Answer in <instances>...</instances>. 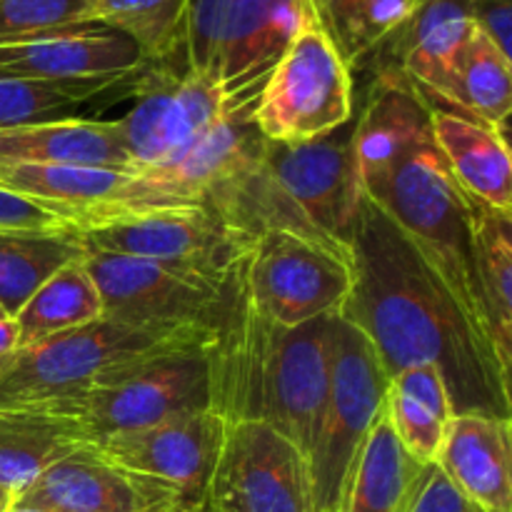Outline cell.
Listing matches in <instances>:
<instances>
[{"instance_id":"cell-1","label":"cell","mask_w":512,"mask_h":512,"mask_svg":"<svg viewBox=\"0 0 512 512\" xmlns=\"http://www.w3.org/2000/svg\"><path fill=\"white\" fill-rule=\"evenodd\" d=\"M350 273L353 285L338 318L370 340L390 378L435 365L455 413L510 418V375L408 235L365 193L350 235Z\"/></svg>"},{"instance_id":"cell-2","label":"cell","mask_w":512,"mask_h":512,"mask_svg":"<svg viewBox=\"0 0 512 512\" xmlns=\"http://www.w3.org/2000/svg\"><path fill=\"white\" fill-rule=\"evenodd\" d=\"M338 315L298 328L260 318L235 285L228 315L208 348L210 410L225 423L258 420L293 440L308 455L330 385Z\"/></svg>"},{"instance_id":"cell-3","label":"cell","mask_w":512,"mask_h":512,"mask_svg":"<svg viewBox=\"0 0 512 512\" xmlns=\"http://www.w3.org/2000/svg\"><path fill=\"white\" fill-rule=\"evenodd\" d=\"M360 190L408 235L475 335L495 355L475 275L473 200L450 175L433 133L400 155L390 168L365 178Z\"/></svg>"},{"instance_id":"cell-4","label":"cell","mask_w":512,"mask_h":512,"mask_svg":"<svg viewBox=\"0 0 512 512\" xmlns=\"http://www.w3.org/2000/svg\"><path fill=\"white\" fill-rule=\"evenodd\" d=\"M315 18V0H188V70L218 85L233 113L253 115L270 70Z\"/></svg>"},{"instance_id":"cell-5","label":"cell","mask_w":512,"mask_h":512,"mask_svg":"<svg viewBox=\"0 0 512 512\" xmlns=\"http://www.w3.org/2000/svg\"><path fill=\"white\" fill-rule=\"evenodd\" d=\"M213 340L170 345L125 360L103 370L78 393L53 400L45 408L73 418L85 430L90 445L108 435L208 410V348Z\"/></svg>"},{"instance_id":"cell-6","label":"cell","mask_w":512,"mask_h":512,"mask_svg":"<svg viewBox=\"0 0 512 512\" xmlns=\"http://www.w3.org/2000/svg\"><path fill=\"white\" fill-rule=\"evenodd\" d=\"M215 333L205 328H140L108 318L80 325L0 360V410L68 398L113 365L170 345L205 343Z\"/></svg>"},{"instance_id":"cell-7","label":"cell","mask_w":512,"mask_h":512,"mask_svg":"<svg viewBox=\"0 0 512 512\" xmlns=\"http://www.w3.org/2000/svg\"><path fill=\"white\" fill-rule=\"evenodd\" d=\"M390 375L360 330L335 318L330 385L308 455L315 512H338L355 458L388 398Z\"/></svg>"},{"instance_id":"cell-8","label":"cell","mask_w":512,"mask_h":512,"mask_svg":"<svg viewBox=\"0 0 512 512\" xmlns=\"http://www.w3.org/2000/svg\"><path fill=\"white\" fill-rule=\"evenodd\" d=\"M353 75L323 20L303 25L270 70L253 108L255 133L270 143L325 138L350 123Z\"/></svg>"},{"instance_id":"cell-9","label":"cell","mask_w":512,"mask_h":512,"mask_svg":"<svg viewBox=\"0 0 512 512\" xmlns=\"http://www.w3.org/2000/svg\"><path fill=\"white\" fill-rule=\"evenodd\" d=\"M85 253H115L180 265L230 283L240 275L255 238L205 205H173L98 215L73 225Z\"/></svg>"},{"instance_id":"cell-10","label":"cell","mask_w":512,"mask_h":512,"mask_svg":"<svg viewBox=\"0 0 512 512\" xmlns=\"http://www.w3.org/2000/svg\"><path fill=\"white\" fill-rule=\"evenodd\" d=\"M83 263L98 288L103 318L140 328L218 330L233 303L230 283L180 265L115 253H85Z\"/></svg>"},{"instance_id":"cell-11","label":"cell","mask_w":512,"mask_h":512,"mask_svg":"<svg viewBox=\"0 0 512 512\" xmlns=\"http://www.w3.org/2000/svg\"><path fill=\"white\" fill-rule=\"evenodd\" d=\"M240 285L260 318L298 328L338 315L353 285L350 258L285 230L255 238Z\"/></svg>"},{"instance_id":"cell-12","label":"cell","mask_w":512,"mask_h":512,"mask_svg":"<svg viewBox=\"0 0 512 512\" xmlns=\"http://www.w3.org/2000/svg\"><path fill=\"white\" fill-rule=\"evenodd\" d=\"M228 423L215 410H198L143 430L93 443L103 458L178 498L183 512H205Z\"/></svg>"},{"instance_id":"cell-13","label":"cell","mask_w":512,"mask_h":512,"mask_svg":"<svg viewBox=\"0 0 512 512\" xmlns=\"http://www.w3.org/2000/svg\"><path fill=\"white\" fill-rule=\"evenodd\" d=\"M133 90L135 105L118 118L133 173L173 163L230 115H250L233 113L218 85L193 70H145Z\"/></svg>"},{"instance_id":"cell-14","label":"cell","mask_w":512,"mask_h":512,"mask_svg":"<svg viewBox=\"0 0 512 512\" xmlns=\"http://www.w3.org/2000/svg\"><path fill=\"white\" fill-rule=\"evenodd\" d=\"M258 153L310 228L350 255V235L363 198L350 135L340 140L325 135L305 143L260 138Z\"/></svg>"},{"instance_id":"cell-15","label":"cell","mask_w":512,"mask_h":512,"mask_svg":"<svg viewBox=\"0 0 512 512\" xmlns=\"http://www.w3.org/2000/svg\"><path fill=\"white\" fill-rule=\"evenodd\" d=\"M210 490L245 512H315L303 450L258 420L228 425Z\"/></svg>"},{"instance_id":"cell-16","label":"cell","mask_w":512,"mask_h":512,"mask_svg":"<svg viewBox=\"0 0 512 512\" xmlns=\"http://www.w3.org/2000/svg\"><path fill=\"white\" fill-rule=\"evenodd\" d=\"M13 503L48 512H183L170 490L125 473L93 445L58 460Z\"/></svg>"},{"instance_id":"cell-17","label":"cell","mask_w":512,"mask_h":512,"mask_svg":"<svg viewBox=\"0 0 512 512\" xmlns=\"http://www.w3.org/2000/svg\"><path fill=\"white\" fill-rule=\"evenodd\" d=\"M148 65L143 50L100 23L48 30L0 45V73L40 80H128Z\"/></svg>"},{"instance_id":"cell-18","label":"cell","mask_w":512,"mask_h":512,"mask_svg":"<svg viewBox=\"0 0 512 512\" xmlns=\"http://www.w3.org/2000/svg\"><path fill=\"white\" fill-rule=\"evenodd\" d=\"M480 512H512V425L488 413H455L435 460Z\"/></svg>"},{"instance_id":"cell-19","label":"cell","mask_w":512,"mask_h":512,"mask_svg":"<svg viewBox=\"0 0 512 512\" xmlns=\"http://www.w3.org/2000/svg\"><path fill=\"white\" fill-rule=\"evenodd\" d=\"M473 33L468 0H423V5L383 40L390 43V60L385 65H395L408 75L425 98L435 95L453 105L460 55Z\"/></svg>"},{"instance_id":"cell-20","label":"cell","mask_w":512,"mask_h":512,"mask_svg":"<svg viewBox=\"0 0 512 512\" xmlns=\"http://www.w3.org/2000/svg\"><path fill=\"white\" fill-rule=\"evenodd\" d=\"M433 103L395 65H383L368 105L353 128V160L358 183L390 168L415 143L433 133Z\"/></svg>"},{"instance_id":"cell-21","label":"cell","mask_w":512,"mask_h":512,"mask_svg":"<svg viewBox=\"0 0 512 512\" xmlns=\"http://www.w3.org/2000/svg\"><path fill=\"white\" fill-rule=\"evenodd\" d=\"M430 125H433L435 145L460 190L495 213L512 215L508 130L438 108H433Z\"/></svg>"},{"instance_id":"cell-22","label":"cell","mask_w":512,"mask_h":512,"mask_svg":"<svg viewBox=\"0 0 512 512\" xmlns=\"http://www.w3.org/2000/svg\"><path fill=\"white\" fill-rule=\"evenodd\" d=\"M0 163L73 165L133 173L118 120L55 118L0 133Z\"/></svg>"},{"instance_id":"cell-23","label":"cell","mask_w":512,"mask_h":512,"mask_svg":"<svg viewBox=\"0 0 512 512\" xmlns=\"http://www.w3.org/2000/svg\"><path fill=\"white\" fill-rule=\"evenodd\" d=\"M83 445H90L85 430L45 405L0 410V490L15 500Z\"/></svg>"},{"instance_id":"cell-24","label":"cell","mask_w":512,"mask_h":512,"mask_svg":"<svg viewBox=\"0 0 512 512\" xmlns=\"http://www.w3.org/2000/svg\"><path fill=\"white\" fill-rule=\"evenodd\" d=\"M425 468L400 445L383 408L355 458L338 512H410Z\"/></svg>"},{"instance_id":"cell-25","label":"cell","mask_w":512,"mask_h":512,"mask_svg":"<svg viewBox=\"0 0 512 512\" xmlns=\"http://www.w3.org/2000/svg\"><path fill=\"white\" fill-rule=\"evenodd\" d=\"M385 413L400 445L418 463L433 465L438 460L455 408L443 373L435 365H415L393 375Z\"/></svg>"},{"instance_id":"cell-26","label":"cell","mask_w":512,"mask_h":512,"mask_svg":"<svg viewBox=\"0 0 512 512\" xmlns=\"http://www.w3.org/2000/svg\"><path fill=\"white\" fill-rule=\"evenodd\" d=\"M128 173L73 165L0 163V188L58 213L65 223L108 208L123 190Z\"/></svg>"},{"instance_id":"cell-27","label":"cell","mask_w":512,"mask_h":512,"mask_svg":"<svg viewBox=\"0 0 512 512\" xmlns=\"http://www.w3.org/2000/svg\"><path fill=\"white\" fill-rule=\"evenodd\" d=\"M83 255L73 228L0 230V313L15 318L50 275Z\"/></svg>"},{"instance_id":"cell-28","label":"cell","mask_w":512,"mask_h":512,"mask_svg":"<svg viewBox=\"0 0 512 512\" xmlns=\"http://www.w3.org/2000/svg\"><path fill=\"white\" fill-rule=\"evenodd\" d=\"M473 200V198H470ZM512 215L495 213L473 200V253L480 300L495 355L510 375L512 358Z\"/></svg>"},{"instance_id":"cell-29","label":"cell","mask_w":512,"mask_h":512,"mask_svg":"<svg viewBox=\"0 0 512 512\" xmlns=\"http://www.w3.org/2000/svg\"><path fill=\"white\" fill-rule=\"evenodd\" d=\"M100 318H103V303L98 288L83 258H78L50 275L18 310L13 318L18 330V348H30Z\"/></svg>"},{"instance_id":"cell-30","label":"cell","mask_w":512,"mask_h":512,"mask_svg":"<svg viewBox=\"0 0 512 512\" xmlns=\"http://www.w3.org/2000/svg\"><path fill=\"white\" fill-rule=\"evenodd\" d=\"M453 105L468 118L508 130L512 110V58L478 28L460 55Z\"/></svg>"},{"instance_id":"cell-31","label":"cell","mask_w":512,"mask_h":512,"mask_svg":"<svg viewBox=\"0 0 512 512\" xmlns=\"http://www.w3.org/2000/svg\"><path fill=\"white\" fill-rule=\"evenodd\" d=\"M188 0H95L93 23L128 35L148 65L165 63L185 48Z\"/></svg>"},{"instance_id":"cell-32","label":"cell","mask_w":512,"mask_h":512,"mask_svg":"<svg viewBox=\"0 0 512 512\" xmlns=\"http://www.w3.org/2000/svg\"><path fill=\"white\" fill-rule=\"evenodd\" d=\"M123 80H40L0 73V133L55 120Z\"/></svg>"},{"instance_id":"cell-33","label":"cell","mask_w":512,"mask_h":512,"mask_svg":"<svg viewBox=\"0 0 512 512\" xmlns=\"http://www.w3.org/2000/svg\"><path fill=\"white\" fill-rule=\"evenodd\" d=\"M95 0H0V45L93 23Z\"/></svg>"},{"instance_id":"cell-34","label":"cell","mask_w":512,"mask_h":512,"mask_svg":"<svg viewBox=\"0 0 512 512\" xmlns=\"http://www.w3.org/2000/svg\"><path fill=\"white\" fill-rule=\"evenodd\" d=\"M315 3H318L325 30L353 68V63L370 53L363 0H315Z\"/></svg>"},{"instance_id":"cell-35","label":"cell","mask_w":512,"mask_h":512,"mask_svg":"<svg viewBox=\"0 0 512 512\" xmlns=\"http://www.w3.org/2000/svg\"><path fill=\"white\" fill-rule=\"evenodd\" d=\"M70 228L58 213L0 188V230H55Z\"/></svg>"},{"instance_id":"cell-36","label":"cell","mask_w":512,"mask_h":512,"mask_svg":"<svg viewBox=\"0 0 512 512\" xmlns=\"http://www.w3.org/2000/svg\"><path fill=\"white\" fill-rule=\"evenodd\" d=\"M473 505L458 493L438 465H428L410 512H470Z\"/></svg>"},{"instance_id":"cell-37","label":"cell","mask_w":512,"mask_h":512,"mask_svg":"<svg viewBox=\"0 0 512 512\" xmlns=\"http://www.w3.org/2000/svg\"><path fill=\"white\" fill-rule=\"evenodd\" d=\"M420 5L423 0H363L370 50H375L388 35H393Z\"/></svg>"},{"instance_id":"cell-38","label":"cell","mask_w":512,"mask_h":512,"mask_svg":"<svg viewBox=\"0 0 512 512\" xmlns=\"http://www.w3.org/2000/svg\"><path fill=\"white\" fill-rule=\"evenodd\" d=\"M468 10L475 28L512 58V0H468Z\"/></svg>"},{"instance_id":"cell-39","label":"cell","mask_w":512,"mask_h":512,"mask_svg":"<svg viewBox=\"0 0 512 512\" xmlns=\"http://www.w3.org/2000/svg\"><path fill=\"white\" fill-rule=\"evenodd\" d=\"M15 350H18V330H15L13 318H0V360H5Z\"/></svg>"},{"instance_id":"cell-40","label":"cell","mask_w":512,"mask_h":512,"mask_svg":"<svg viewBox=\"0 0 512 512\" xmlns=\"http://www.w3.org/2000/svg\"><path fill=\"white\" fill-rule=\"evenodd\" d=\"M205 512H245V510L240 508L230 495L218 493V490H210L208 508H205Z\"/></svg>"},{"instance_id":"cell-41","label":"cell","mask_w":512,"mask_h":512,"mask_svg":"<svg viewBox=\"0 0 512 512\" xmlns=\"http://www.w3.org/2000/svg\"><path fill=\"white\" fill-rule=\"evenodd\" d=\"M5 512H48V510H40L33 508V505H20V503H10V508Z\"/></svg>"},{"instance_id":"cell-42","label":"cell","mask_w":512,"mask_h":512,"mask_svg":"<svg viewBox=\"0 0 512 512\" xmlns=\"http://www.w3.org/2000/svg\"><path fill=\"white\" fill-rule=\"evenodd\" d=\"M10 503H13V498H10L8 493H3V490H0V512H5L10 508Z\"/></svg>"},{"instance_id":"cell-43","label":"cell","mask_w":512,"mask_h":512,"mask_svg":"<svg viewBox=\"0 0 512 512\" xmlns=\"http://www.w3.org/2000/svg\"><path fill=\"white\" fill-rule=\"evenodd\" d=\"M470 512H480V510H478V508H473V510H470Z\"/></svg>"},{"instance_id":"cell-44","label":"cell","mask_w":512,"mask_h":512,"mask_svg":"<svg viewBox=\"0 0 512 512\" xmlns=\"http://www.w3.org/2000/svg\"><path fill=\"white\" fill-rule=\"evenodd\" d=\"M0 318H5V315H3V313H0Z\"/></svg>"}]
</instances>
